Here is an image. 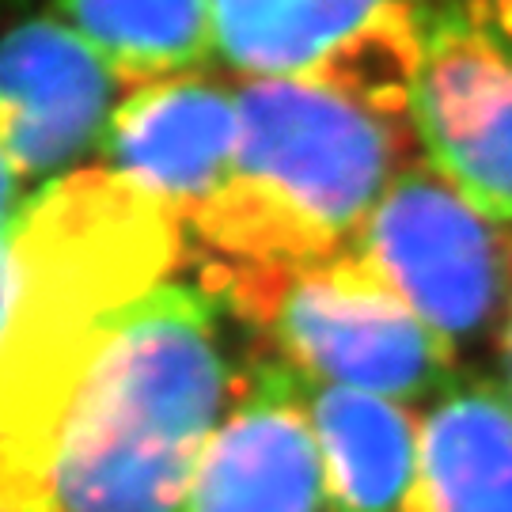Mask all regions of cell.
Masks as SVG:
<instances>
[{"label":"cell","mask_w":512,"mask_h":512,"mask_svg":"<svg viewBox=\"0 0 512 512\" xmlns=\"http://www.w3.org/2000/svg\"><path fill=\"white\" fill-rule=\"evenodd\" d=\"M217 54L243 80H315L410 122L425 54L418 0H209Z\"/></svg>","instance_id":"6"},{"label":"cell","mask_w":512,"mask_h":512,"mask_svg":"<svg viewBox=\"0 0 512 512\" xmlns=\"http://www.w3.org/2000/svg\"><path fill=\"white\" fill-rule=\"evenodd\" d=\"M12 4H19V0H0V12H8Z\"/></svg>","instance_id":"17"},{"label":"cell","mask_w":512,"mask_h":512,"mask_svg":"<svg viewBox=\"0 0 512 512\" xmlns=\"http://www.w3.org/2000/svg\"><path fill=\"white\" fill-rule=\"evenodd\" d=\"M334 512H410L418 418L410 406L304 376Z\"/></svg>","instance_id":"12"},{"label":"cell","mask_w":512,"mask_h":512,"mask_svg":"<svg viewBox=\"0 0 512 512\" xmlns=\"http://www.w3.org/2000/svg\"><path fill=\"white\" fill-rule=\"evenodd\" d=\"M186 512H334L304 376L255 361L205 444Z\"/></svg>","instance_id":"8"},{"label":"cell","mask_w":512,"mask_h":512,"mask_svg":"<svg viewBox=\"0 0 512 512\" xmlns=\"http://www.w3.org/2000/svg\"><path fill=\"white\" fill-rule=\"evenodd\" d=\"M236 148V92L186 73L141 84L118 103L99 137V167L152 198L186 236L232 183Z\"/></svg>","instance_id":"10"},{"label":"cell","mask_w":512,"mask_h":512,"mask_svg":"<svg viewBox=\"0 0 512 512\" xmlns=\"http://www.w3.org/2000/svg\"><path fill=\"white\" fill-rule=\"evenodd\" d=\"M459 12L482 23L486 31L501 35L505 42H512V0H463Z\"/></svg>","instance_id":"14"},{"label":"cell","mask_w":512,"mask_h":512,"mask_svg":"<svg viewBox=\"0 0 512 512\" xmlns=\"http://www.w3.org/2000/svg\"><path fill=\"white\" fill-rule=\"evenodd\" d=\"M220 315L179 277L110 311L50 425L27 512H186L243 380Z\"/></svg>","instance_id":"1"},{"label":"cell","mask_w":512,"mask_h":512,"mask_svg":"<svg viewBox=\"0 0 512 512\" xmlns=\"http://www.w3.org/2000/svg\"><path fill=\"white\" fill-rule=\"evenodd\" d=\"M202 289L239 323L262 330L277 361L315 384L410 406L437 399L456 380V357L353 251L293 266L209 258Z\"/></svg>","instance_id":"4"},{"label":"cell","mask_w":512,"mask_h":512,"mask_svg":"<svg viewBox=\"0 0 512 512\" xmlns=\"http://www.w3.org/2000/svg\"><path fill=\"white\" fill-rule=\"evenodd\" d=\"M349 251L456 361L482 338H501L512 304V232L429 164L410 160L391 179Z\"/></svg>","instance_id":"5"},{"label":"cell","mask_w":512,"mask_h":512,"mask_svg":"<svg viewBox=\"0 0 512 512\" xmlns=\"http://www.w3.org/2000/svg\"><path fill=\"white\" fill-rule=\"evenodd\" d=\"M54 12L133 88L198 73L217 54L209 0H54Z\"/></svg>","instance_id":"13"},{"label":"cell","mask_w":512,"mask_h":512,"mask_svg":"<svg viewBox=\"0 0 512 512\" xmlns=\"http://www.w3.org/2000/svg\"><path fill=\"white\" fill-rule=\"evenodd\" d=\"M16 217L0 220V319L8 308V296H12V277H16Z\"/></svg>","instance_id":"15"},{"label":"cell","mask_w":512,"mask_h":512,"mask_svg":"<svg viewBox=\"0 0 512 512\" xmlns=\"http://www.w3.org/2000/svg\"><path fill=\"white\" fill-rule=\"evenodd\" d=\"M497 346H501V387H505V395H509L512 403V304H509V315H505V327H501V338H497Z\"/></svg>","instance_id":"16"},{"label":"cell","mask_w":512,"mask_h":512,"mask_svg":"<svg viewBox=\"0 0 512 512\" xmlns=\"http://www.w3.org/2000/svg\"><path fill=\"white\" fill-rule=\"evenodd\" d=\"M126 76L61 19H27L0 35V156L19 183L50 179L99 145Z\"/></svg>","instance_id":"9"},{"label":"cell","mask_w":512,"mask_h":512,"mask_svg":"<svg viewBox=\"0 0 512 512\" xmlns=\"http://www.w3.org/2000/svg\"><path fill=\"white\" fill-rule=\"evenodd\" d=\"M410 126L440 179L512 224V42L463 12L425 23Z\"/></svg>","instance_id":"7"},{"label":"cell","mask_w":512,"mask_h":512,"mask_svg":"<svg viewBox=\"0 0 512 512\" xmlns=\"http://www.w3.org/2000/svg\"><path fill=\"white\" fill-rule=\"evenodd\" d=\"M183 228L107 167L23 198L0 319V512H27L61 399L110 311L175 274Z\"/></svg>","instance_id":"2"},{"label":"cell","mask_w":512,"mask_h":512,"mask_svg":"<svg viewBox=\"0 0 512 512\" xmlns=\"http://www.w3.org/2000/svg\"><path fill=\"white\" fill-rule=\"evenodd\" d=\"M410 512H512V403L490 380H452L418 418Z\"/></svg>","instance_id":"11"},{"label":"cell","mask_w":512,"mask_h":512,"mask_svg":"<svg viewBox=\"0 0 512 512\" xmlns=\"http://www.w3.org/2000/svg\"><path fill=\"white\" fill-rule=\"evenodd\" d=\"M232 183L186 232L213 262L342 255L410 160L406 118L315 80H243Z\"/></svg>","instance_id":"3"}]
</instances>
